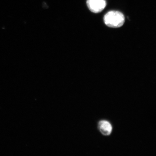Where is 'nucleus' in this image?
<instances>
[{"label": "nucleus", "instance_id": "f257e3e1", "mask_svg": "<svg viewBox=\"0 0 156 156\" xmlns=\"http://www.w3.org/2000/svg\"><path fill=\"white\" fill-rule=\"evenodd\" d=\"M104 21L107 26L119 28L122 26L125 21V16L119 11H109L104 17Z\"/></svg>", "mask_w": 156, "mask_h": 156}, {"label": "nucleus", "instance_id": "7ed1b4c3", "mask_svg": "<svg viewBox=\"0 0 156 156\" xmlns=\"http://www.w3.org/2000/svg\"><path fill=\"white\" fill-rule=\"evenodd\" d=\"M87 5L89 10L94 13L101 12L106 6L105 0H87Z\"/></svg>", "mask_w": 156, "mask_h": 156}, {"label": "nucleus", "instance_id": "f03ea898", "mask_svg": "<svg viewBox=\"0 0 156 156\" xmlns=\"http://www.w3.org/2000/svg\"><path fill=\"white\" fill-rule=\"evenodd\" d=\"M97 128L101 134L105 136H110L113 130L111 122L106 119L99 120L98 122Z\"/></svg>", "mask_w": 156, "mask_h": 156}]
</instances>
